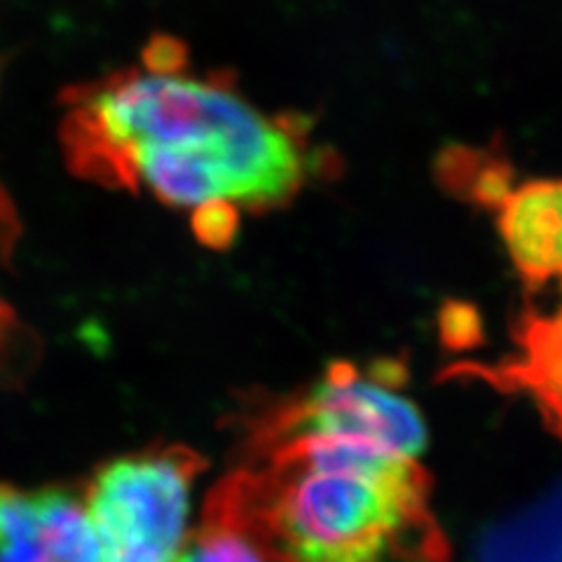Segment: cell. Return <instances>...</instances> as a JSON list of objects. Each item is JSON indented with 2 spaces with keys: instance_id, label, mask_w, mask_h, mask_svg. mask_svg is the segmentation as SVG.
I'll use <instances>...</instances> for the list:
<instances>
[{
  "instance_id": "1",
  "label": "cell",
  "mask_w": 562,
  "mask_h": 562,
  "mask_svg": "<svg viewBox=\"0 0 562 562\" xmlns=\"http://www.w3.org/2000/svg\"><path fill=\"white\" fill-rule=\"evenodd\" d=\"M214 485L268 562H450L419 460L338 434H249Z\"/></svg>"
},
{
  "instance_id": "2",
  "label": "cell",
  "mask_w": 562,
  "mask_h": 562,
  "mask_svg": "<svg viewBox=\"0 0 562 562\" xmlns=\"http://www.w3.org/2000/svg\"><path fill=\"white\" fill-rule=\"evenodd\" d=\"M66 157L76 173L122 188L134 150H160L206 183L214 200L251 211L289 204L316 167L303 117H268L233 80L157 78L125 70L64 97Z\"/></svg>"
},
{
  "instance_id": "3",
  "label": "cell",
  "mask_w": 562,
  "mask_h": 562,
  "mask_svg": "<svg viewBox=\"0 0 562 562\" xmlns=\"http://www.w3.org/2000/svg\"><path fill=\"white\" fill-rule=\"evenodd\" d=\"M206 460L181 443L101 464L80 492L101 562H179L192 532V492Z\"/></svg>"
},
{
  "instance_id": "4",
  "label": "cell",
  "mask_w": 562,
  "mask_h": 562,
  "mask_svg": "<svg viewBox=\"0 0 562 562\" xmlns=\"http://www.w3.org/2000/svg\"><path fill=\"white\" fill-rule=\"evenodd\" d=\"M396 366L361 371L355 363H330L305 392L256 411L249 434H338L390 448L413 460L427 450V425L396 386Z\"/></svg>"
},
{
  "instance_id": "5",
  "label": "cell",
  "mask_w": 562,
  "mask_h": 562,
  "mask_svg": "<svg viewBox=\"0 0 562 562\" xmlns=\"http://www.w3.org/2000/svg\"><path fill=\"white\" fill-rule=\"evenodd\" d=\"M0 562H101L80 492L0 483Z\"/></svg>"
},
{
  "instance_id": "6",
  "label": "cell",
  "mask_w": 562,
  "mask_h": 562,
  "mask_svg": "<svg viewBox=\"0 0 562 562\" xmlns=\"http://www.w3.org/2000/svg\"><path fill=\"white\" fill-rule=\"evenodd\" d=\"M516 345V355L499 366H457L452 373L530 396L549 429L562 438V310L555 314L527 310L520 316Z\"/></svg>"
},
{
  "instance_id": "7",
  "label": "cell",
  "mask_w": 562,
  "mask_h": 562,
  "mask_svg": "<svg viewBox=\"0 0 562 562\" xmlns=\"http://www.w3.org/2000/svg\"><path fill=\"white\" fill-rule=\"evenodd\" d=\"M497 227L527 286L562 274V179H535L514 188L497 206Z\"/></svg>"
},
{
  "instance_id": "8",
  "label": "cell",
  "mask_w": 562,
  "mask_h": 562,
  "mask_svg": "<svg viewBox=\"0 0 562 562\" xmlns=\"http://www.w3.org/2000/svg\"><path fill=\"white\" fill-rule=\"evenodd\" d=\"M476 562H562V481L483 532Z\"/></svg>"
},
{
  "instance_id": "9",
  "label": "cell",
  "mask_w": 562,
  "mask_h": 562,
  "mask_svg": "<svg viewBox=\"0 0 562 562\" xmlns=\"http://www.w3.org/2000/svg\"><path fill=\"white\" fill-rule=\"evenodd\" d=\"M436 176L452 195L497 209L514 190V169L499 155L452 146L438 155Z\"/></svg>"
},
{
  "instance_id": "10",
  "label": "cell",
  "mask_w": 562,
  "mask_h": 562,
  "mask_svg": "<svg viewBox=\"0 0 562 562\" xmlns=\"http://www.w3.org/2000/svg\"><path fill=\"white\" fill-rule=\"evenodd\" d=\"M179 562H268L254 537L209 492L202 520L192 527Z\"/></svg>"
},
{
  "instance_id": "11",
  "label": "cell",
  "mask_w": 562,
  "mask_h": 562,
  "mask_svg": "<svg viewBox=\"0 0 562 562\" xmlns=\"http://www.w3.org/2000/svg\"><path fill=\"white\" fill-rule=\"evenodd\" d=\"M190 225L209 249H227L239 233V209L227 200H211L192 209Z\"/></svg>"
},
{
  "instance_id": "12",
  "label": "cell",
  "mask_w": 562,
  "mask_h": 562,
  "mask_svg": "<svg viewBox=\"0 0 562 562\" xmlns=\"http://www.w3.org/2000/svg\"><path fill=\"white\" fill-rule=\"evenodd\" d=\"M144 66L157 78L183 76L188 66V45L176 35L155 33L144 47Z\"/></svg>"
},
{
  "instance_id": "13",
  "label": "cell",
  "mask_w": 562,
  "mask_h": 562,
  "mask_svg": "<svg viewBox=\"0 0 562 562\" xmlns=\"http://www.w3.org/2000/svg\"><path fill=\"white\" fill-rule=\"evenodd\" d=\"M443 336L452 347H469L473 338H479V314L471 305L448 303L441 314Z\"/></svg>"
},
{
  "instance_id": "14",
  "label": "cell",
  "mask_w": 562,
  "mask_h": 562,
  "mask_svg": "<svg viewBox=\"0 0 562 562\" xmlns=\"http://www.w3.org/2000/svg\"><path fill=\"white\" fill-rule=\"evenodd\" d=\"M560 279H562V274H560Z\"/></svg>"
}]
</instances>
